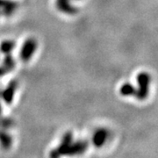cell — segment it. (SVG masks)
I'll list each match as a JSON object with an SVG mask.
<instances>
[{"instance_id":"277c9868","label":"cell","mask_w":158,"mask_h":158,"mask_svg":"<svg viewBox=\"0 0 158 158\" xmlns=\"http://www.w3.org/2000/svg\"><path fill=\"white\" fill-rule=\"evenodd\" d=\"M0 144L4 148H9L11 145V139L10 136L6 133H1L0 134Z\"/></svg>"},{"instance_id":"6da1fadb","label":"cell","mask_w":158,"mask_h":158,"mask_svg":"<svg viewBox=\"0 0 158 158\" xmlns=\"http://www.w3.org/2000/svg\"><path fill=\"white\" fill-rule=\"evenodd\" d=\"M150 76L146 72H141L137 76L138 88L136 89L135 95L140 100H144L148 96L150 86Z\"/></svg>"},{"instance_id":"5b68a950","label":"cell","mask_w":158,"mask_h":158,"mask_svg":"<svg viewBox=\"0 0 158 158\" xmlns=\"http://www.w3.org/2000/svg\"><path fill=\"white\" fill-rule=\"evenodd\" d=\"M135 88L132 85H130V84H125V85L121 87V89H120L121 94L124 95V96L134 95V94H135Z\"/></svg>"},{"instance_id":"3957f363","label":"cell","mask_w":158,"mask_h":158,"mask_svg":"<svg viewBox=\"0 0 158 158\" xmlns=\"http://www.w3.org/2000/svg\"><path fill=\"white\" fill-rule=\"evenodd\" d=\"M107 138V132L106 130L100 129L97 131L93 136V143L96 147H101Z\"/></svg>"},{"instance_id":"7a4b0ae2","label":"cell","mask_w":158,"mask_h":158,"mask_svg":"<svg viewBox=\"0 0 158 158\" xmlns=\"http://www.w3.org/2000/svg\"><path fill=\"white\" fill-rule=\"evenodd\" d=\"M88 148V143L86 141H77L75 143H70L69 146L62 150L61 156H77L81 155L86 151Z\"/></svg>"}]
</instances>
